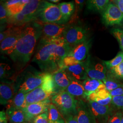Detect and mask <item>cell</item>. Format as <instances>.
I'll return each instance as SVG.
<instances>
[{
    "mask_svg": "<svg viewBox=\"0 0 123 123\" xmlns=\"http://www.w3.org/2000/svg\"><path fill=\"white\" fill-rule=\"evenodd\" d=\"M72 49L63 37L50 41H41L32 61L44 73L53 74L63 68V61Z\"/></svg>",
    "mask_w": 123,
    "mask_h": 123,
    "instance_id": "1",
    "label": "cell"
},
{
    "mask_svg": "<svg viewBox=\"0 0 123 123\" xmlns=\"http://www.w3.org/2000/svg\"><path fill=\"white\" fill-rule=\"evenodd\" d=\"M42 33L40 22L33 21L25 25L20 37L18 40L10 57L20 68L29 61L37 40Z\"/></svg>",
    "mask_w": 123,
    "mask_h": 123,
    "instance_id": "2",
    "label": "cell"
},
{
    "mask_svg": "<svg viewBox=\"0 0 123 123\" xmlns=\"http://www.w3.org/2000/svg\"><path fill=\"white\" fill-rule=\"evenodd\" d=\"M47 73L39 72L30 67L25 71L18 84V92L25 94L41 86L45 81Z\"/></svg>",
    "mask_w": 123,
    "mask_h": 123,
    "instance_id": "3",
    "label": "cell"
},
{
    "mask_svg": "<svg viewBox=\"0 0 123 123\" xmlns=\"http://www.w3.org/2000/svg\"><path fill=\"white\" fill-rule=\"evenodd\" d=\"M51 101L63 116L66 117L77 114L78 100L66 91H62L53 96Z\"/></svg>",
    "mask_w": 123,
    "mask_h": 123,
    "instance_id": "4",
    "label": "cell"
},
{
    "mask_svg": "<svg viewBox=\"0 0 123 123\" xmlns=\"http://www.w3.org/2000/svg\"><path fill=\"white\" fill-rule=\"evenodd\" d=\"M42 23L65 24L68 22L64 18L58 5L44 1L38 14L37 21Z\"/></svg>",
    "mask_w": 123,
    "mask_h": 123,
    "instance_id": "5",
    "label": "cell"
},
{
    "mask_svg": "<svg viewBox=\"0 0 123 123\" xmlns=\"http://www.w3.org/2000/svg\"><path fill=\"white\" fill-rule=\"evenodd\" d=\"M71 79L84 81L88 78L84 62H80L67 56L63 61V68Z\"/></svg>",
    "mask_w": 123,
    "mask_h": 123,
    "instance_id": "6",
    "label": "cell"
},
{
    "mask_svg": "<svg viewBox=\"0 0 123 123\" xmlns=\"http://www.w3.org/2000/svg\"><path fill=\"white\" fill-rule=\"evenodd\" d=\"M88 32L82 26L71 25L67 27L63 38L71 49L88 40Z\"/></svg>",
    "mask_w": 123,
    "mask_h": 123,
    "instance_id": "7",
    "label": "cell"
},
{
    "mask_svg": "<svg viewBox=\"0 0 123 123\" xmlns=\"http://www.w3.org/2000/svg\"><path fill=\"white\" fill-rule=\"evenodd\" d=\"M26 24L20 26H8V35L0 43V52L10 55L13 52L15 45L20 37L23 29Z\"/></svg>",
    "mask_w": 123,
    "mask_h": 123,
    "instance_id": "8",
    "label": "cell"
},
{
    "mask_svg": "<svg viewBox=\"0 0 123 123\" xmlns=\"http://www.w3.org/2000/svg\"><path fill=\"white\" fill-rule=\"evenodd\" d=\"M40 22L42 25L40 38L41 41H50L61 38L67 27L65 24Z\"/></svg>",
    "mask_w": 123,
    "mask_h": 123,
    "instance_id": "9",
    "label": "cell"
},
{
    "mask_svg": "<svg viewBox=\"0 0 123 123\" xmlns=\"http://www.w3.org/2000/svg\"><path fill=\"white\" fill-rule=\"evenodd\" d=\"M102 14L103 22L107 26L119 25L123 23V14L113 2H110Z\"/></svg>",
    "mask_w": 123,
    "mask_h": 123,
    "instance_id": "10",
    "label": "cell"
},
{
    "mask_svg": "<svg viewBox=\"0 0 123 123\" xmlns=\"http://www.w3.org/2000/svg\"><path fill=\"white\" fill-rule=\"evenodd\" d=\"M84 62L88 77L92 79L103 81L105 79L107 75V68L104 63L93 61L89 57Z\"/></svg>",
    "mask_w": 123,
    "mask_h": 123,
    "instance_id": "11",
    "label": "cell"
},
{
    "mask_svg": "<svg viewBox=\"0 0 123 123\" xmlns=\"http://www.w3.org/2000/svg\"><path fill=\"white\" fill-rule=\"evenodd\" d=\"M76 116L79 123H97L88 104L83 100L78 101Z\"/></svg>",
    "mask_w": 123,
    "mask_h": 123,
    "instance_id": "12",
    "label": "cell"
},
{
    "mask_svg": "<svg viewBox=\"0 0 123 123\" xmlns=\"http://www.w3.org/2000/svg\"><path fill=\"white\" fill-rule=\"evenodd\" d=\"M88 101V105L98 123H106L112 116V109L109 105L104 106L92 101Z\"/></svg>",
    "mask_w": 123,
    "mask_h": 123,
    "instance_id": "13",
    "label": "cell"
},
{
    "mask_svg": "<svg viewBox=\"0 0 123 123\" xmlns=\"http://www.w3.org/2000/svg\"><path fill=\"white\" fill-rule=\"evenodd\" d=\"M50 104L51 101L48 99L28 105L26 108L23 110L26 114V121L33 120L36 116L48 112Z\"/></svg>",
    "mask_w": 123,
    "mask_h": 123,
    "instance_id": "14",
    "label": "cell"
},
{
    "mask_svg": "<svg viewBox=\"0 0 123 123\" xmlns=\"http://www.w3.org/2000/svg\"><path fill=\"white\" fill-rule=\"evenodd\" d=\"M55 94L44 88L43 85L26 94L27 105L49 99Z\"/></svg>",
    "mask_w": 123,
    "mask_h": 123,
    "instance_id": "15",
    "label": "cell"
},
{
    "mask_svg": "<svg viewBox=\"0 0 123 123\" xmlns=\"http://www.w3.org/2000/svg\"><path fill=\"white\" fill-rule=\"evenodd\" d=\"M16 94V86L12 82L1 81L0 84V103L1 105H8Z\"/></svg>",
    "mask_w": 123,
    "mask_h": 123,
    "instance_id": "16",
    "label": "cell"
},
{
    "mask_svg": "<svg viewBox=\"0 0 123 123\" xmlns=\"http://www.w3.org/2000/svg\"><path fill=\"white\" fill-rule=\"evenodd\" d=\"M55 86V94L65 91L69 86L71 79L63 68L60 69L52 74Z\"/></svg>",
    "mask_w": 123,
    "mask_h": 123,
    "instance_id": "17",
    "label": "cell"
},
{
    "mask_svg": "<svg viewBox=\"0 0 123 123\" xmlns=\"http://www.w3.org/2000/svg\"><path fill=\"white\" fill-rule=\"evenodd\" d=\"M44 0H31L25 6L21 13L30 22L36 21L40 10L44 3Z\"/></svg>",
    "mask_w": 123,
    "mask_h": 123,
    "instance_id": "18",
    "label": "cell"
},
{
    "mask_svg": "<svg viewBox=\"0 0 123 123\" xmlns=\"http://www.w3.org/2000/svg\"><path fill=\"white\" fill-rule=\"evenodd\" d=\"M91 40H88L78 44L71 49L68 56L77 61L82 62L87 58L89 50L91 46Z\"/></svg>",
    "mask_w": 123,
    "mask_h": 123,
    "instance_id": "19",
    "label": "cell"
},
{
    "mask_svg": "<svg viewBox=\"0 0 123 123\" xmlns=\"http://www.w3.org/2000/svg\"><path fill=\"white\" fill-rule=\"evenodd\" d=\"M88 101L95 102L102 105H109L111 103L112 97L110 91L104 89L92 93L86 98Z\"/></svg>",
    "mask_w": 123,
    "mask_h": 123,
    "instance_id": "20",
    "label": "cell"
},
{
    "mask_svg": "<svg viewBox=\"0 0 123 123\" xmlns=\"http://www.w3.org/2000/svg\"><path fill=\"white\" fill-rule=\"evenodd\" d=\"M86 98L92 93L106 89L105 86L102 81L88 78L83 81Z\"/></svg>",
    "mask_w": 123,
    "mask_h": 123,
    "instance_id": "21",
    "label": "cell"
},
{
    "mask_svg": "<svg viewBox=\"0 0 123 123\" xmlns=\"http://www.w3.org/2000/svg\"><path fill=\"white\" fill-rule=\"evenodd\" d=\"M6 113L10 123H24L26 121V114L22 110L7 106Z\"/></svg>",
    "mask_w": 123,
    "mask_h": 123,
    "instance_id": "22",
    "label": "cell"
},
{
    "mask_svg": "<svg viewBox=\"0 0 123 123\" xmlns=\"http://www.w3.org/2000/svg\"><path fill=\"white\" fill-rule=\"evenodd\" d=\"M29 0H11L4 2L7 10L9 17L21 12L26 5L29 3Z\"/></svg>",
    "mask_w": 123,
    "mask_h": 123,
    "instance_id": "23",
    "label": "cell"
},
{
    "mask_svg": "<svg viewBox=\"0 0 123 123\" xmlns=\"http://www.w3.org/2000/svg\"><path fill=\"white\" fill-rule=\"evenodd\" d=\"M65 91L74 97L86 98L83 83L81 81L71 79L70 84Z\"/></svg>",
    "mask_w": 123,
    "mask_h": 123,
    "instance_id": "24",
    "label": "cell"
},
{
    "mask_svg": "<svg viewBox=\"0 0 123 123\" xmlns=\"http://www.w3.org/2000/svg\"><path fill=\"white\" fill-rule=\"evenodd\" d=\"M110 2L108 0H89L87 1V8L92 12L102 13Z\"/></svg>",
    "mask_w": 123,
    "mask_h": 123,
    "instance_id": "25",
    "label": "cell"
},
{
    "mask_svg": "<svg viewBox=\"0 0 123 123\" xmlns=\"http://www.w3.org/2000/svg\"><path fill=\"white\" fill-rule=\"evenodd\" d=\"M27 105L26 94L21 92H18L7 106H12L23 110L26 108Z\"/></svg>",
    "mask_w": 123,
    "mask_h": 123,
    "instance_id": "26",
    "label": "cell"
},
{
    "mask_svg": "<svg viewBox=\"0 0 123 123\" xmlns=\"http://www.w3.org/2000/svg\"><path fill=\"white\" fill-rule=\"evenodd\" d=\"M58 6L64 18L68 21L74 11V4L73 2H64L58 4Z\"/></svg>",
    "mask_w": 123,
    "mask_h": 123,
    "instance_id": "27",
    "label": "cell"
},
{
    "mask_svg": "<svg viewBox=\"0 0 123 123\" xmlns=\"http://www.w3.org/2000/svg\"><path fill=\"white\" fill-rule=\"evenodd\" d=\"M102 81L105 86L106 89L110 92L116 88L123 87V84L120 82L118 79L108 75H107L105 79Z\"/></svg>",
    "mask_w": 123,
    "mask_h": 123,
    "instance_id": "28",
    "label": "cell"
},
{
    "mask_svg": "<svg viewBox=\"0 0 123 123\" xmlns=\"http://www.w3.org/2000/svg\"><path fill=\"white\" fill-rule=\"evenodd\" d=\"M49 123H54L62 119L61 114L56 106L51 103L48 109Z\"/></svg>",
    "mask_w": 123,
    "mask_h": 123,
    "instance_id": "29",
    "label": "cell"
},
{
    "mask_svg": "<svg viewBox=\"0 0 123 123\" xmlns=\"http://www.w3.org/2000/svg\"><path fill=\"white\" fill-rule=\"evenodd\" d=\"M123 61V52L121 51L118 53L115 57L110 61H104V62L107 69L110 70L112 68L118 66Z\"/></svg>",
    "mask_w": 123,
    "mask_h": 123,
    "instance_id": "30",
    "label": "cell"
},
{
    "mask_svg": "<svg viewBox=\"0 0 123 123\" xmlns=\"http://www.w3.org/2000/svg\"><path fill=\"white\" fill-rule=\"evenodd\" d=\"M107 75L116 79L123 80V61L118 66L110 69Z\"/></svg>",
    "mask_w": 123,
    "mask_h": 123,
    "instance_id": "31",
    "label": "cell"
},
{
    "mask_svg": "<svg viewBox=\"0 0 123 123\" xmlns=\"http://www.w3.org/2000/svg\"><path fill=\"white\" fill-rule=\"evenodd\" d=\"M9 18V14L4 2L1 1L0 4V25L7 24Z\"/></svg>",
    "mask_w": 123,
    "mask_h": 123,
    "instance_id": "32",
    "label": "cell"
},
{
    "mask_svg": "<svg viewBox=\"0 0 123 123\" xmlns=\"http://www.w3.org/2000/svg\"><path fill=\"white\" fill-rule=\"evenodd\" d=\"M111 32L117 40L119 47L123 52V29L113 28L111 30Z\"/></svg>",
    "mask_w": 123,
    "mask_h": 123,
    "instance_id": "33",
    "label": "cell"
},
{
    "mask_svg": "<svg viewBox=\"0 0 123 123\" xmlns=\"http://www.w3.org/2000/svg\"><path fill=\"white\" fill-rule=\"evenodd\" d=\"M10 66L6 63H0V78L3 80L9 76L11 74Z\"/></svg>",
    "mask_w": 123,
    "mask_h": 123,
    "instance_id": "34",
    "label": "cell"
},
{
    "mask_svg": "<svg viewBox=\"0 0 123 123\" xmlns=\"http://www.w3.org/2000/svg\"><path fill=\"white\" fill-rule=\"evenodd\" d=\"M33 123H49L48 112L36 116L32 120Z\"/></svg>",
    "mask_w": 123,
    "mask_h": 123,
    "instance_id": "35",
    "label": "cell"
},
{
    "mask_svg": "<svg viewBox=\"0 0 123 123\" xmlns=\"http://www.w3.org/2000/svg\"><path fill=\"white\" fill-rule=\"evenodd\" d=\"M111 104L115 107L123 110V95L112 97Z\"/></svg>",
    "mask_w": 123,
    "mask_h": 123,
    "instance_id": "36",
    "label": "cell"
},
{
    "mask_svg": "<svg viewBox=\"0 0 123 123\" xmlns=\"http://www.w3.org/2000/svg\"><path fill=\"white\" fill-rule=\"evenodd\" d=\"M123 117V113L121 112H118L112 115L106 123H120Z\"/></svg>",
    "mask_w": 123,
    "mask_h": 123,
    "instance_id": "37",
    "label": "cell"
},
{
    "mask_svg": "<svg viewBox=\"0 0 123 123\" xmlns=\"http://www.w3.org/2000/svg\"><path fill=\"white\" fill-rule=\"evenodd\" d=\"M110 92L112 97L122 96L123 95V87L116 88L114 90L111 91Z\"/></svg>",
    "mask_w": 123,
    "mask_h": 123,
    "instance_id": "38",
    "label": "cell"
},
{
    "mask_svg": "<svg viewBox=\"0 0 123 123\" xmlns=\"http://www.w3.org/2000/svg\"><path fill=\"white\" fill-rule=\"evenodd\" d=\"M66 123H79L77 119L76 116L74 115H70L66 117Z\"/></svg>",
    "mask_w": 123,
    "mask_h": 123,
    "instance_id": "39",
    "label": "cell"
},
{
    "mask_svg": "<svg viewBox=\"0 0 123 123\" xmlns=\"http://www.w3.org/2000/svg\"><path fill=\"white\" fill-rule=\"evenodd\" d=\"M8 118L6 112L4 110L0 112V123H7Z\"/></svg>",
    "mask_w": 123,
    "mask_h": 123,
    "instance_id": "40",
    "label": "cell"
},
{
    "mask_svg": "<svg viewBox=\"0 0 123 123\" xmlns=\"http://www.w3.org/2000/svg\"><path fill=\"white\" fill-rule=\"evenodd\" d=\"M113 2L117 6L121 12L123 14V0H113Z\"/></svg>",
    "mask_w": 123,
    "mask_h": 123,
    "instance_id": "41",
    "label": "cell"
},
{
    "mask_svg": "<svg viewBox=\"0 0 123 123\" xmlns=\"http://www.w3.org/2000/svg\"><path fill=\"white\" fill-rule=\"evenodd\" d=\"M54 123H66L65 122H64V121L62 119H60V120H58V121H57V122H55Z\"/></svg>",
    "mask_w": 123,
    "mask_h": 123,
    "instance_id": "42",
    "label": "cell"
},
{
    "mask_svg": "<svg viewBox=\"0 0 123 123\" xmlns=\"http://www.w3.org/2000/svg\"><path fill=\"white\" fill-rule=\"evenodd\" d=\"M60 0H50V1H51V2H59Z\"/></svg>",
    "mask_w": 123,
    "mask_h": 123,
    "instance_id": "43",
    "label": "cell"
},
{
    "mask_svg": "<svg viewBox=\"0 0 123 123\" xmlns=\"http://www.w3.org/2000/svg\"><path fill=\"white\" fill-rule=\"evenodd\" d=\"M120 123H123V118H122V119H121V122H120Z\"/></svg>",
    "mask_w": 123,
    "mask_h": 123,
    "instance_id": "44",
    "label": "cell"
},
{
    "mask_svg": "<svg viewBox=\"0 0 123 123\" xmlns=\"http://www.w3.org/2000/svg\"><path fill=\"white\" fill-rule=\"evenodd\" d=\"M26 123V122H24V123Z\"/></svg>",
    "mask_w": 123,
    "mask_h": 123,
    "instance_id": "45",
    "label": "cell"
},
{
    "mask_svg": "<svg viewBox=\"0 0 123 123\" xmlns=\"http://www.w3.org/2000/svg\"><path fill=\"white\" fill-rule=\"evenodd\" d=\"M26 123H29V122H26Z\"/></svg>",
    "mask_w": 123,
    "mask_h": 123,
    "instance_id": "46",
    "label": "cell"
}]
</instances>
